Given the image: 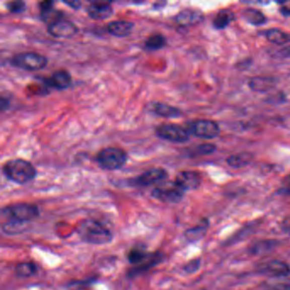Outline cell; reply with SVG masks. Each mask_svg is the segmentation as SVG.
Segmentation results:
<instances>
[{
    "mask_svg": "<svg viewBox=\"0 0 290 290\" xmlns=\"http://www.w3.org/2000/svg\"><path fill=\"white\" fill-rule=\"evenodd\" d=\"M77 233L82 241L95 245L108 244L113 238L110 229L96 220L88 219L80 222Z\"/></svg>",
    "mask_w": 290,
    "mask_h": 290,
    "instance_id": "1",
    "label": "cell"
},
{
    "mask_svg": "<svg viewBox=\"0 0 290 290\" xmlns=\"http://www.w3.org/2000/svg\"><path fill=\"white\" fill-rule=\"evenodd\" d=\"M6 178L15 183L23 185L35 179L37 170L33 164L22 159H10L2 166Z\"/></svg>",
    "mask_w": 290,
    "mask_h": 290,
    "instance_id": "2",
    "label": "cell"
},
{
    "mask_svg": "<svg viewBox=\"0 0 290 290\" xmlns=\"http://www.w3.org/2000/svg\"><path fill=\"white\" fill-rule=\"evenodd\" d=\"M96 163L102 170H119L128 160V154L123 149L108 147L99 151L96 157Z\"/></svg>",
    "mask_w": 290,
    "mask_h": 290,
    "instance_id": "3",
    "label": "cell"
},
{
    "mask_svg": "<svg viewBox=\"0 0 290 290\" xmlns=\"http://www.w3.org/2000/svg\"><path fill=\"white\" fill-rule=\"evenodd\" d=\"M1 213L8 221L29 222L39 217V209L33 203H17L2 208Z\"/></svg>",
    "mask_w": 290,
    "mask_h": 290,
    "instance_id": "4",
    "label": "cell"
},
{
    "mask_svg": "<svg viewBox=\"0 0 290 290\" xmlns=\"http://www.w3.org/2000/svg\"><path fill=\"white\" fill-rule=\"evenodd\" d=\"M10 62L12 66L25 71H39L47 66L48 59L39 53L26 51L13 55Z\"/></svg>",
    "mask_w": 290,
    "mask_h": 290,
    "instance_id": "5",
    "label": "cell"
},
{
    "mask_svg": "<svg viewBox=\"0 0 290 290\" xmlns=\"http://www.w3.org/2000/svg\"><path fill=\"white\" fill-rule=\"evenodd\" d=\"M184 194L185 191L175 181H164L152 191V197L164 203H179Z\"/></svg>",
    "mask_w": 290,
    "mask_h": 290,
    "instance_id": "6",
    "label": "cell"
},
{
    "mask_svg": "<svg viewBox=\"0 0 290 290\" xmlns=\"http://www.w3.org/2000/svg\"><path fill=\"white\" fill-rule=\"evenodd\" d=\"M155 134L160 139L174 143L186 142L190 135L186 128L175 123H162L156 127Z\"/></svg>",
    "mask_w": 290,
    "mask_h": 290,
    "instance_id": "7",
    "label": "cell"
},
{
    "mask_svg": "<svg viewBox=\"0 0 290 290\" xmlns=\"http://www.w3.org/2000/svg\"><path fill=\"white\" fill-rule=\"evenodd\" d=\"M186 129L189 134L202 139H213L218 136L221 132L218 123L208 119H197L188 123Z\"/></svg>",
    "mask_w": 290,
    "mask_h": 290,
    "instance_id": "8",
    "label": "cell"
},
{
    "mask_svg": "<svg viewBox=\"0 0 290 290\" xmlns=\"http://www.w3.org/2000/svg\"><path fill=\"white\" fill-rule=\"evenodd\" d=\"M258 272L271 278L283 277L290 274V266L282 260H269L262 261L256 267Z\"/></svg>",
    "mask_w": 290,
    "mask_h": 290,
    "instance_id": "9",
    "label": "cell"
},
{
    "mask_svg": "<svg viewBox=\"0 0 290 290\" xmlns=\"http://www.w3.org/2000/svg\"><path fill=\"white\" fill-rule=\"evenodd\" d=\"M168 172L162 168H154L147 170L134 179H132L130 184L136 186H149L155 184H160L167 179Z\"/></svg>",
    "mask_w": 290,
    "mask_h": 290,
    "instance_id": "10",
    "label": "cell"
},
{
    "mask_svg": "<svg viewBox=\"0 0 290 290\" xmlns=\"http://www.w3.org/2000/svg\"><path fill=\"white\" fill-rule=\"evenodd\" d=\"M47 31L50 35L59 38V39H70L77 34L79 28L74 22L68 20H58L56 22H52L48 25Z\"/></svg>",
    "mask_w": 290,
    "mask_h": 290,
    "instance_id": "11",
    "label": "cell"
},
{
    "mask_svg": "<svg viewBox=\"0 0 290 290\" xmlns=\"http://www.w3.org/2000/svg\"><path fill=\"white\" fill-rule=\"evenodd\" d=\"M49 87L54 88L58 91L66 90L71 85V74L65 69H59L51 74L49 77L44 80Z\"/></svg>",
    "mask_w": 290,
    "mask_h": 290,
    "instance_id": "12",
    "label": "cell"
},
{
    "mask_svg": "<svg viewBox=\"0 0 290 290\" xmlns=\"http://www.w3.org/2000/svg\"><path fill=\"white\" fill-rule=\"evenodd\" d=\"M175 182L183 189L184 191H192L198 188L201 184L199 174L192 170H185L178 173L175 177Z\"/></svg>",
    "mask_w": 290,
    "mask_h": 290,
    "instance_id": "13",
    "label": "cell"
},
{
    "mask_svg": "<svg viewBox=\"0 0 290 290\" xmlns=\"http://www.w3.org/2000/svg\"><path fill=\"white\" fill-rule=\"evenodd\" d=\"M203 14L200 11L193 9H185L180 11L175 17V21L181 27H191L203 22Z\"/></svg>",
    "mask_w": 290,
    "mask_h": 290,
    "instance_id": "14",
    "label": "cell"
},
{
    "mask_svg": "<svg viewBox=\"0 0 290 290\" xmlns=\"http://www.w3.org/2000/svg\"><path fill=\"white\" fill-rule=\"evenodd\" d=\"M87 13L92 19L101 21L112 17L113 8L109 2H93L88 6Z\"/></svg>",
    "mask_w": 290,
    "mask_h": 290,
    "instance_id": "15",
    "label": "cell"
},
{
    "mask_svg": "<svg viewBox=\"0 0 290 290\" xmlns=\"http://www.w3.org/2000/svg\"><path fill=\"white\" fill-rule=\"evenodd\" d=\"M134 28V23L125 20H118V21H112L107 23V33L114 37L118 38H124L129 36L131 33Z\"/></svg>",
    "mask_w": 290,
    "mask_h": 290,
    "instance_id": "16",
    "label": "cell"
},
{
    "mask_svg": "<svg viewBox=\"0 0 290 290\" xmlns=\"http://www.w3.org/2000/svg\"><path fill=\"white\" fill-rule=\"evenodd\" d=\"M151 112H154V114L163 117V118H179L181 117V110L177 107H173L171 105L167 104L165 102H154L150 106Z\"/></svg>",
    "mask_w": 290,
    "mask_h": 290,
    "instance_id": "17",
    "label": "cell"
},
{
    "mask_svg": "<svg viewBox=\"0 0 290 290\" xmlns=\"http://www.w3.org/2000/svg\"><path fill=\"white\" fill-rule=\"evenodd\" d=\"M249 87L256 92H267L276 86V80L273 78L255 77L250 80Z\"/></svg>",
    "mask_w": 290,
    "mask_h": 290,
    "instance_id": "18",
    "label": "cell"
},
{
    "mask_svg": "<svg viewBox=\"0 0 290 290\" xmlns=\"http://www.w3.org/2000/svg\"><path fill=\"white\" fill-rule=\"evenodd\" d=\"M154 254L148 253L143 247L136 246L130 249L128 254V260L132 265L137 266L149 260Z\"/></svg>",
    "mask_w": 290,
    "mask_h": 290,
    "instance_id": "19",
    "label": "cell"
},
{
    "mask_svg": "<svg viewBox=\"0 0 290 290\" xmlns=\"http://www.w3.org/2000/svg\"><path fill=\"white\" fill-rule=\"evenodd\" d=\"M208 222L207 220H203L199 224L194 228L188 229L185 233V238L189 242H197L205 236L208 231Z\"/></svg>",
    "mask_w": 290,
    "mask_h": 290,
    "instance_id": "20",
    "label": "cell"
},
{
    "mask_svg": "<svg viewBox=\"0 0 290 290\" xmlns=\"http://www.w3.org/2000/svg\"><path fill=\"white\" fill-rule=\"evenodd\" d=\"M244 19L253 26H261L266 24V17L257 9L248 8L242 13Z\"/></svg>",
    "mask_w": 290,
    "mask_h": 290,
    "instance_id": "21",
    "label": "cell"
},
{
    "mask_svg": "<svg viewBox=\"0 0 290 290\" xmlns=\"http://www.w3.org/2000/svg\"><path fill=\"white\" fill-rule=\"evenodd\" d=\"M264 36L269 42L277 45H282L290 42L289 33H285L283 31L276 28L266 30L264 33Z\"/></svg>",
    "mask_w": 290,
    "mask_h": 290,
    "instance_id": "22",
    "label": "cell"
},
{
    "mask_svg": "<svg viewBox=\"0 0 290 290\" xmlns=\"http://www.w3.org/2000/svg\"><path fill=\"white\" fill-rule=\"evenodd\" d=\"M235 17L233 12L229 10H222L217 13L215 17L213 20V28L216 29H225L233 22Z\"/></svg>",
    "mask_w": 290,
    "mask_h": 290,
    "instance_id": "23",
    "label": "cell"
},
{
    "mask_svg": "<svg viewBox=\"0 0 290 290\" xmlns=\"http://www.w3.org/2000/svg\"><path fill=\"white\" fill-rule=\"evenodd\" d=\"M254 159V155L250 153H240V154H234L228 158V165L231 167L239 169L246 165H249Z\"/></svg>",
    "mask_w": 290,
    "mask_h": 290,
    "instance_id": "24",
    "label": "cell"
},
{
    "mask_svg": "<svg viewBox=\"0 0 290 290\" xmlns=\"http://www.w3.org/2000/svg\"><path fill=\"white\" fill-rule=\"evenodd\" d=\"M166 44H167V39L165 36L161 33H154L146 39L144 46L146 49L150 51H154V50L163 49Z\"/></svg>",
    "mask_w": 290,
    "mask_h": 290,
    "instance_id": "25",
    "label": "cell"
},
{
    "mask_svg": "<svg viewBox=\"0 0 290 290\" xmlns=\"http://www.w3.org/2000/svg\"><path fill=\"white\" fill-rule=\"evenodd\" d=\"M28 229V222L7 221L2 225V231L7 235H17L24 233Z\"/></svg>",
    "mask_w": 290,
    "mask_h": 290,
    "instance_id": "26",
    "label": "cell"
},
{
    "mask_svg": "<svg viewBox=\"0 0 290 290\" xmlns=\"http://www.w3.org/2000/svg\"><path fill=\"white\" fill-rule=\"evenodd\" d=\"M15 271L17 276L22 277V278H27L34 276L37 271H38V266L35 263L33 262H21L18 263Z\"/></svg>",
    "mask_w": 290,
    "mask_h": 290,
    "instance_id": "27",
    "label": "cell"
},
{
    "mask_svg": "<svg viewBox=\"0 0 290 290\" xmlns=\"http://www.w3.org/2000/svg\"><path fill=\"white\" fill-rule=\"evenodd\" d=\"M263 286L266 290H290V278L287 276L271 278L265 282Z\"/></svg>",
    "mask_w": 290,
    "mask_h": 290,
    "instance_id": "28",
    "label": "cell"
},
{
    "mask_svg": "<svg viewBox=\"0 0 290 290\" xmlns=\"http://www.w3.org/2000/svg\"><path fill=\"white\" fill-rule=\"evenodd\" d=\"M64 15L62 11L56 10L53 6L40 10V18L43 22L48 23V25L56 22L58 20L62 19Z\"/></svg>",
    "mask_w": 290,
    "mask_h": 290,
    "instance_id": "29",
    "label": "cell"
},
{
    "mask_svg": "<svg viewBox=\"0 0 290 290\" xmlns=\"http://www.w3.org/2000/svg\"><path fill=\"white\" fill-rule=\"evenodd\" d=\"M276 243L275 241H262L255 244L251 248V252L255 255H260L266 252H270L276 247Z\"/></svg>",
    "mask_w": 290,
    "mask_h": 290,
    "instance_id": "30",
    "label": "cell"
},
{
    "mask_svg": "<svg viewBox=\"0 0 290 290\" xmlns=\"http://www.w3.org/2000/svg\"><path fill=\"white\" fill-rule=\"evenodd\" d=\"M6 8L11 13H22L26 9V4L23 1H11L6 4Z\"/></svg>",
    "mask_w": 290,
    "mask_h": 290,
    "instance_id": "31",
    "label": "cell"
},
{
    "mask_svg": "<svg viewBox=\"0 0 290 290\" xmlns=\"http://www.w3.org/2000/svg\"><path fill=\"white\" fill-rule=\"evenodd\" d=\"M215 151V146L213 144H202L197 148V152L201 155H209Z\"/></svg>",
    "mask_w": 290,
    "mask_h": 290,
    "instance_id": "32",
    "label": "cell"
},
{
    "mask_svg": "<svg viewBox=\"0 0 290 290\" xmlns=\"http://www.w3.org/2000/svg\"><path fill=\"white\" fill-rule=\"evenodd\" d=\"M279 192L282 194L290 196V175L285 176L284 179L282 180L281 186H280Z\"/></svg>",
    "mask_w": 290,
    "mask_h": 290,
    "instance_id": "33",
    "label": "cell"
},
{
    "mask_svg": "<svg viewBox=\"0 0 290 290\" xmlns=\"http://www.w3.org/2000/svg\"><path fill=\"white\" fill-rule=\"evenodd\" d=\"M199 266L200 260L198 259H196V260H192V261L187 263L185 267H184V270L187 273H193V272L198 270Z\"/></svg>",
    "mask_w": 290,
    "mask_h": 290,
    "instance_id": "34",
    "label": "cell"
},
{
    "mask_svg": "<svg viewBox=\"0 0 290 290\" xmlns=\"http://www.w3.org/2000/svg\"><path fill=\"white\" fill-rule=\"evenodd\" d=\"M279 11L284 17H290V1H281L278 2Z\"/></svg>",
    "mask_w": 290,
    "mask_h": 290,
    "instance_id": "35",
    "label": "cell"
},
{
    "mask_svg": "<svg viewBox=\"0 0 290 290\" xmlns=\"http://www.w3.org/2000/svg\"><path fill=\"white\" fill-rule=\"evenodd\" d=\"M9 104H10L9 100L2 96L1 99H0V108H1V111H5V110L7 109Z\"/></svg>",
    "mask_w": 290,
    "mask_h": 290,
    "instance_id": "36",
    "label": "cell"
},
{
    "mask_svg": "<svg viewBox=\"0 0 290 290\" xmlns=\"http://www.w3.org/2000/svg\"><path fill=\"white\" fill-rule=\"evenodd\" d=\"M66 6H70L72 9H79L81 6V2L80 1H72V2H64Z\"/></svg>",
    "mask_w": 290,
    "mask_h": 290,
    "instance_id": "37",
    "label": "cell"
}]
</instances>
